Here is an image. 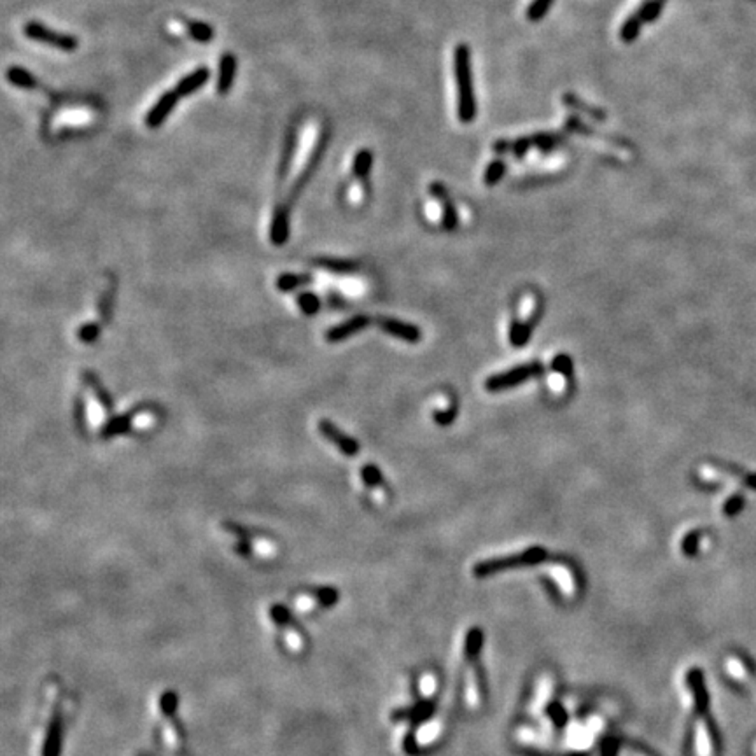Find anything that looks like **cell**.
<instances>
[{
  "instance_id": "1",
  "label": "cell",
  "mask_w": 756,
  "mask_h": 756,
  "mask_svg": "<svg viewBox=\"0 0 756 756\" xmlns=\"http://www.w3.org/2000/svg\"><path fill=\"white\" fill-rule=\"evenodd\" d=\"M456 81L459 91V117L462 121H471L475 116V98L469 74V53L466 46H459L456 51Z\"/></svg>"
},
{
  "instance_id": "2",
  "label": "cell",
  "mask_w": 756,
  "mask_h": 756,
  "mask_svg": "<svg viewBox=\"0 0 756 756\" xmlns=\"http://www.w3.org/2000/svg\"><path fill=\"white\" fill-rule=\"evenodd\" d=\"M543 370H545V368H543V364L539 363V361H534V363H525L522 364V366L511 368V370L503 371V373L488 377L487 380H485V389H487L488 392H501V390L511 389V387L522 386V383H525L527 380H530V378H536L539 377V375H543Z\"/></svg>"
},
{
  "instance_id": "3",
  "label": "cell",
  "mask_w": 756,
  "mask_h": 756,
  "mask_svg": "<svg viewBox=\"0 0 756 756\" xmlns=\"http://www.w3.org/2000/svg\"><path fill=\"white\" fill-rule=\"evenodd\" d=\"M545 558H546V550L541 548V546H534V548L525 550L523 554L480 562V564L475 567V573L478 574V576H487V574L497 573V571L501 569H510V567H520V565L538 564V562H543Z\"/></svg>"
},
{
  "instance_id": "4",
  "label": "cell",
  "mask_w": 756,
  "mask_h": 756,
  "mask_svg": "<svg viewBox=\"0 0 756 756\" xmlns=\"http://www.w3.org/2000/svg\"><path fill=\"white\" fill-rule=\"evenodd\" d=\"M23 32L28 39L37 40V43L43 44H49V46L58 47L62 51H74L78 47V39L74 36L53 32L46 25H40L37 21H30V23L25 25Z\"/></svg>"
},
{
  "instance_id": "5",
  "label": "cell",
  "mask_w": 756,
  "mask_h": 756,
  "mask_svg": "<svg viewBox=\"0 0 756 756\" xmlns=\"http://www.w3.org/2000/svg\"><path fill=\"white\" fill-rule=\"evenodd\" d=\"M377 324L383 333L394 336V338L403 340L406 343H418L422 340V331L414 324L403 322V320L392 319V317H378Z\"/></svg>"
},
{
  "instance_id": "6",
  "label": "cell",
  "mask_w": 756,
  "mask_h": 756,
  "mask_svg": "<svg viewBox=\"0 0 756 756\" xmlns=\"http://www.w3.org/2000/svg\"><path fill=\"white\" fill-rule=\"evenodd\" d=\"M319 431L322 433V436L326 438V440H329L333 445H336V449H338L343 456L354 457L359 453L357 441H355L352 436H347V434L343 433L342 429L336 427L333 422L326 421V418L319 421Z\"/></svg>"
},
{
  "instance_id": "7",
  "label": "cell",
  "mask_w": 756,
  "mask_h": 756,
  "mask_svg": "<svg viewBox=\"0 0 756 756\" xmlns=\"http://www.w3.org/2000/svg\"><path fill=\"white\" fill-rule=\"evenodd\" d=\"M177 100H179L177 91H167V93L161 95L156 104L149 109L147 116H145V125L149 128H158L170 116L174 107L177 106Z\"/></svg>"
},
{
  "instance_id": "8",
  "label": "cell",
  "mask_w": 756,
  "mask_h": 756,
  "mask_svg": "<svg viewBox=\"0 0 756 756\" xmlns=\"http://www.w3.org/2000/svg\"><path fill=\"white\" fill-rule=\"evenodd\" d=\"M695 753L697 756H714L716 753L713 729L706 716H698L695 721Z\"/></svg>"
},
{
  "instance_id": "9",
  "label": "cell",
  "mask_w": 756,
  "mask_h": 756,
  "mask_svg": "<svg viewBox=\"0 0 756 756\" xmlns=\"http://www.w3.org/2000/svg\"><path fill=\"white\" fill-rule=\"evenodd\" d=\"M727 674L737 681L742 686H755L756 685V674L753 672V669L749 667V663L746 662L741 657H729L725 662Z\"/></svg>"
},
{
  "instance_id": "10",
  "label": "cell",
  "mask_w": 756,
  "mask_h": 756,
  "mask_svg": "<svg viewBox=\"0 0 756 756\" xmlns=\"http://www.w3.org/2000/svg\"><path fill=\"white\" fill-rule=\"evenodd\" d=\"M368 324H370V319H368L366 316H355L352 317V319L345 320L343 324H340V326H335V328L329 329L326 338H328V342L331 343L342 342V340L349 338V336L355 335V333H359L361 329L366 328Z\"/></svg>"
},
{
  "instance_id": "11",
  "label": "cell",
  "mask_w": 756,
  "mask_h": 756,
  "mask_svg": "<svg viewBox=\"0 0 756 756\" xmlns=\"http://www.w3.org/2000/svg\"><path fill=\"white\" fill-rule=\"evenodd\" d=\"M211 78V72L205 67H200L196 71H193L191 74H187L186 78L180 79L176 86V91L179 97H186V95L195 93L196 90H200L205 82Z\"/></svg>"
},
{
  "instance_id": "12",
  "label": "cell",
  "mask_w": 756,
  "mask_h": 756,
  "mask_svg": "<svg viewBox=\"0 0 756 756\" xmlns=\"http://www.w3.org/2000/svg\"><path fill=\"white\" fill-rule=\"evenodd\" d=\"M289 237V215L284 207H279L273 214L272 226H270V238L273 246H284Z\"/></svg>"
},
{
  "instance_id": "13",
  "label": "cell",
  "mask_w": 756,
  "mask_h": 756,
  "mask_svg": "<svg viewBox=\"0 0 756 756\" xmlns=\"http://www.w3.org/2000/svg\"><path fill=\"white\" fill-rule=\"evenodd\" d=\"M235 72H237V60L231 53L222 55L219 62V79H217V91L219 93H228L233 84Z\"/></svg>"
},
{
  "instance_id": "14",
  "label": "cell",
  "mask_w": 756,
  "mask_h": 756,
  "mask_svg": "<svg viewBox=\"0 0 756 756\" xmlns=\"http://www.w3.org/2000/svg\"><path fill=\"white\" fill-rule=\"evenodd\" d=\"M82 380L86 382V386L90 387L91 390H93L95 394V398H97V401L100 403L104 408L107 410V412H110V410L114 408V401L113 398H110V394L107 392V389L104 386H102V382L98 380V377L95 373H91V371H84L82 373Z\"/></svg>"
},
{
  "instance_id": "15",
  "label": "cell",
  "mask_w": 756,
  "mask_h": 756,
  "mask_svg": "<svg viewBox=\"0 0 756 756\" xmlns=\"http://www.w3.org/2000/svg\"><path fill=\"white\" fill-rule=\"evenodd\" d=\"M532 335V324L522 322L519 319H513L510 324V343L513 347H523L530 340Z\"/></svg>"
},
{
  "instance_id": "16",
  "label": "cell",
  "mask_w": 756,
  "mask_h": 756,
  "mask_svg": "<svg viewBox=\"0 0 756 756\" xmlns=\"http://www.w3.org/2000/svg\"><path fill=\"white\" fill-rule=\"evenodd\" d=\"M431 191L436 196L438 200H443V226L445 230H453L457 226V214L453 211L452 203L447 202V196H445V189L440 184H434L431 186Z\"/></svg>"
},
{
  "instance_id": "17",
  "label": "cell",
  "mask_w": 756,
  "mask_h": 756,
  "mask_svg": "<svg viewBox=\"0 0 756 756\" xmlns=\"http://www.w3.org/2000/svg\"><path fill=\"white\" fill-rule=\"evenodd\" d=\"M8 79L18 88H23V90H34L37 86L36 78L30 74L28 71L21 69V67H9L8 69Z\"/></svg>"
},
{
  "instance_id": "18",
  "label": "cell",
  "mask_w": 756,
  "mask_h": 756,
  "mask_svg": "<svg viewBox=\"0 0 756 756\" xmlns=\"http://www.w3.org/2000/svg\"><path fill=\"white\" fill-rule=\"evenodd\" d=\"M128 429H132V412H130L128 415L125 414L121 415V417H116L110 422H107L104 431H102V436L113 438V436H117V434L125 433V431H128Z\"/></svg>"
},
{
  "instance_id": "19",
  "label": "cell",
  "mask_w": 756,
  "mask_h": 756,
  "mask_svg": "<svg viewBox=\"0 0 756 756\" xmlns=\"http://www.w3.org/2000/svg\"><path fill=\"white\" fill-rule=\"evenodd\" d=\"M371 163H373V156H371V151H368V149H361V151L355 154L354 163H352V168H354V176L359 177V179H364V177L370 174Z\"/></svg>"
},
{
  "instance_id": "20",
  "label": "cell",
  "mask_w": 756,
  "mask_h": 756,
  "mask_svg": "<svg viewBox=\"0 0 756 756\" xmlns=\"http://www.w3.org/2000/svg\"><path fill=\"white\" fill-rule=\"evenodd\" d=\"M308 282H310V277H308V275L284 273V275H281V277L277 279V287L281 289V291H284V293H289V291H294L296 287H300V285L303 284H308Z\"/></svg>"
},
{
  "instance_id": "21",
  "label": "cell",
  "mask_w": 756,
  "mask_h": 756,
  "mask_svg": "<svg viewBox=\"0 0 756 756\" xmlns=\"http://www.w3.org/2000/svg\"><path fill=\"white\" fill-rule=\"evenodd\" d=\"M361 480H363L364 484H366L370 488H377L383 485L382 471H380V468H377L375 464H366V466L361 468Z\"/></svg>"
},
{
  "instance_id": "22",
  "label": "cell",
  "mask_w": 756,
  "mask_h": 756,
  "mask_svg": "<svg viewBox=\"0 0 756 756\" xmlns=\"http://www.w3.org/2000/svg\"><path fill=\"white\" fill-rule=\"evenodd\" d=\"M114 296H116V282H114V279H113V281L109 282V285H107L106 293H104V296H102L100 303H98V307H100L102 319H104V320H109L110 316H113Z\"/></svg>"
},
{
  "instance_id": "23",
  "label": "cell",
  "mask_w": 756,
  "mask_h": 756,
  "mask_svg": "<svg viewBox=\"0 0 756 756\" xmlns=\"http://www.w3.org/2000/svg\"><path fill=\"white\" fill-rule=\"evenodd\" d=\"M552 690H554V683L550 681V678L543 679V681L539 683V686H538V692H536L534 700H532V709L541 711L543 707H545L546 702H548L550 695H552Z\"/></svg>"
},
{
  "instance_id": "24",
  "label": "cell",
  "mask_w": 756,
  "mask_h": 756,
  "mask_svg": "<svg viewBox=\"0 0 756 756\" xmlns=\"http://www.w3.org/2000/svg\"><path fill=\"white\" fill-rule=\"evenodd\" d=\"M187 30H189L193 39H196L198 43H209L214 37V30H212L211 25L203 23V21H193V23H189Z\"/></svg>"
},
{
  "instance_id": "25",
  "label": "cell",
  "mask_w": 756,
  "mask_h": 756,
  "mask_svg": "<svg viewBox=\"0 0 756 756\" xmlns=\"http://www.w3.org/2000/svg\"><path fill=\"white\" fill-rule=\"evenodd\" d=\"M154 424V414L149 408H139L132 412V429H145Z\"/></svg>"
},
{
  "instance_id": "26",
  "label": "cell",
  "mask_w": 756,
  "mask_h": 756,
  "mask_svg": "<svg viewBox=\"0 0 756 756\" xmlns=\"http://www.w3.org/2000/svg\"><path fill=\"white\" fill-rule=\"evenodd\" d=\"M298 305H300L301 312L307 314V316H314V314L319 312L320 301L319 298L314 293H300L298 296Z\"/></svg>"
},
{
  "instance_id": "27",
  "label": "cell",
  "mask_w": 756,
  "mask_h": 756,
  "mask_svg": "<svg viewBox=\"0 0 756 756\" xmlns=\"http://www.w3.org/2000/svg\"><path fill=\"white\" fill-rule=\"evenodd\" d=\"M552 370L560 373L562 377H571L574 371V363L573 359L567 354H558L555 355L554 361H552Z\"/></svg>"
},
{
  "instance_id": "28",
  "label": "cell",
  "mask_w": 756,
  "mask_h": 756,
  "mask_svg": "<svg viewBox=\"0 0 756 756\" xmlns=\"http://www.w3.org/2000/svg\"><path fill=\"white\" fill-rule=\"evenodd\" d=\"M319 265L326 270H331L335 273H349L355 270V263L343 261V259H320Z\"/></svg>"
},
{
  "instance_id": "29",
  "label": "cell",
  "mask_w": 756,
  "mask_h": 756,
  "mask_svg": "<svg viewBox=\"0 0 756 756\" xmlns=\"http://www.w3.org/2000/svg\"><path fill=\"white\" fill-rule=\"evenodd\" d=\"M100 336V324L97 322H88L84 326H81V329L78 331V338L82 343H93L95 340Z\"/></svg>"
},
{
  "instance_id": "30",
  "label": "cell",
  "mask_w": 756,
  "mask_h": 756,
  "mask_svg": "<svg viewBox=\"0 0 756 756\" xmlns=\"http://www.w3.org/2000/svg\"><path fill=\"white\" fill-rule=\"evenodd\" d=\"M698 541H700V534L698 532H690L686 534L681 541V550L685 555H695L698 552Z\"/></svg>"
},
{
  "instance_id": "31",
  "label": "cell",
  "mask_w": 756,
  "mask_h": 756,
  "mask_svg": "<svg viewBox=\"0 0 756 756\" xmlns=\"http://www.w3.org/2000/svg\"><path fill=\"white\" fill-rule=\"evenodd\" d=\"M456 417H457L456 406H452L450 410H445V412H440V410H438V412H434V414H433L434 422H436V424H440V425H443V427H445V425L453 424Z\"/></svg>"
},
{
  "instance_id": "32",
  "label": "cell",
  "mask_w": 756,
  "mask_h": 756,
  "mask_svg": "<svg viewBox=\"0 0 756 756\" xmlns=\"http://www.w3.org/2000/svg\"><path fill=\"white\" fill-rule=\"evenodd\" d=\"M438 732H440V725L438 723H429V725H425L424 729H422V732L418 733V744H427V742L434 741L438 735Z\"/></svg>"
},
{
  "instance_id": "33",
  "label": "cell",
  "mask_w": 756,
  "mask_h": 756,
  "mask_svg": "<svg viewBox=\"0 0 756 756\" xmlns=\"http://www.w3.org/2000/svg\"><path fill=\"white\" fill-rule=\"evenodd\" d=\"M421 692L424 697H431L436 692V678L431 674L422 676L421 679Z\"/></svg>"
},
{
  "instance_id": "34",
  "label": "cell",
  "mask_w": 756,
  "mask_h": 756,
  "mask_svg": "<svg viewBox=\"0 0 756 756\" xmlns=\"http://www.w3.org/2000/svg\"><path fill=\"white\" fill-rule=\"evenodd\" d=\"M504 174V165L503 163H494L488 167L487 174H485V182L487 184H495L501 179V176Z\"/></svg>"
},
{
  "instance_id": "35",
  "label": "cell",
  "mask_w": 756,
  "mask_h": 756,
  "mask_svg": "<svg viewBox=\"0 0 756 756\" xmlns=\"http://www.w3.org/2000/svg\"><path fill=\"white\" fill-rule=\"evenodd\" d=\"M753 749H755V755H756V741H755V746H753Z\"/></svg>"
},
{
  "instance_id": "36",
  "label": "cell",
  "mask_w": 756,
  "mask_h": 756,
  "mask_svg": "<svg viewBox=\"0 0 756 756\" xmlns=\"http://www.w3.org/2000/svg\"><path fill=\"white\" fill-rule=\"evenodd\" d=\"M634 756H646V755H641V753H637V755H634Z\"/></svg>"
}]
</instances>
